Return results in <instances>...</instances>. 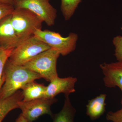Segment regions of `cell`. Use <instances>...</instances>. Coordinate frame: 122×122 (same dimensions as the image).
Returning <instances> with one entry per match:
<instances>
[{
  "label": "cell",
  "mask_w": 122,
  "mask_h": 122,
  "mask_svg": "<svg viewBox=\"0 0 122 122\" xmlns=\"http://www.w3.org/2000/svg\"><path fill=\"white\" fill-rule=\"evenodd\" d=\"M14 7L31 11L48 26H52L55 23L57 11L51 4L49 0H24L16 4Z\"/></svg>",
  "instance_id": "obj_7"
},
{
  "label": "cell",
  "mask_w": 122,
  "mask_h": 122,
  "mask_svg": "<svg viewBox=\"0 0 122 122\" xmlns=\"http://www.w3.org/2000/svg\"><path fill=\"white\" fill-rule=\"evenodd\" d=\"M0 3L12 5L14 6L15 5L13 0H0Z\"/></svg>",
  "instance_id": "obj_20"
},
{
  "label": "cell",
  "mask_w": 122,
  "mask_h": 122,
  "mask_svg": "<svg viewBox=\"0 0 122 122\" xmlns=\"http://www.w3.org/2000/svg\"><path fill=\"white\" fill-rule=\"evenodd\" d=\"M34 35L63 56L75 50L78 38L75 33H70L67 37H63L59 33L47 30H37Z\"/></svg>",
  "instance_id": "obj_5"
},
{
  "label": "cell",
  "mask_w": 122,
  "mask_h": 122,
  "mask_svg": "<svg viewBox=\"0 0 122 122\" xmlns=\"http://www.w3.org/2000/svg\"><path fill=\"white\" fill-rule=\"evenodd\" d=\"M4 82L0 91V100L10 97L27 83L41 78L24 66L15 65L8 60L4 72Z\"/></svg>",
  "instance_id": "obj_1"
},
{
  "label": "cell",
  "mask_w": 122,
  "mask_h": 122,
  "mask_svg": "<svg viewBox=\"0 0 122 122\" xmlns=\"http://www.w3.org/2000/svg\"><path fill=\"white\" fill-rule=\"evenodd\" d=\"M15 122H28L25 118L23 117L22 114H20L16 119Z\"/></svg>",
  "instance_id": "obj_21"
},
{
  "label": "cell",
  "mask_w": 122,
  "mask_h": 122,
  "mask_svg": "<svg viewBox=\"0 0 122 122\" xmlns=\"http://www.w3.org/2000/svg\"><path fill=\"white\" fill-rule=\"evenodd\" d=\"M23 99L22 91L19 90L10 97L0 100V122L11 111L19 108L18 103Z\"/></svg>",
  "instance_id": "obj_13"
},
{
  "label": "cell",
  "mask_w": 122,
  "mask_h": 122,
  "mask_svg": "<svg viewBox=\"0 0 122 122\" xmlns=\"http://www.w3.org/2000/svg\"><path fill=\"white\" fill-rule=\"evenodd\" d=\"M112 42L115 47L114 55L118 61H122V36L114 37Z\"/></svg>",
  "instance_id": "obj_17"
},
{
  "label": "cell",
  "mask_w": 122,
  "mask_h": 122,
  "mask_svg": "<svg viewBox=\"0 0 122 122\" xmlns=\"http://www.w3.org/2000/svg\"><path fill=\"white\" fill-rule=\"evenodd\" d=\"M106 97V94H101L89 100L86 106V114L91 120H96L105 113Z\"/></svg>",
  "instance_id": "obj_11"
},
{
  "label": "cell",
  "mask_w": 122,
  "mask_h": 122,
  "mask_svg": "<svg viewBox=\"0 0 122 122\" xmlns=\"http://www.w3.org/2000/svg\"><path fill=\"white\" fill-rule=\"evenodd\" d=\"M57 101L55 98H44L28 102L21 100L18 103V106L26 120L28 122H33L44 115H48L52 117L53 114L51 111V107Z\"/></svg>",
  "instance_id": "obj_6"
},
{
  "label": "cell",
  "mask_w": 122,
  "mask_h": 122,
  "mask_svg": "<svg viewBox=\"0 0 122 122\" xmlns=\"http://www.w3.org/2000/svg\"><path fill=\"white\" fill-rule=\"evenodd\" d=\"M15 9L14 5L0 3V20L12 13Z\"/></svg>",
  "instance_id": "obj_18"
},
{
  "label": "cell",
  "mask_w": 122,
  "mask_h": 122,
  "mask_svg": "<svg viewBox=\"0 0 122 122\" xmlns=\"http://www.w3.org/2000/svg\"><path fill=\"white\" fill-rule=\"evenodd\" d=\"M11 14L0 20V47L14 49L20 44L11 22Z\"/></svg>",
  "instance_id": "obj_10"
},
{
  "label": "cell",
  "mask_w": 122,
  "mask_h": 122,
  "mask_svg": "<svg viewBox=\"0 0 122 122\" xmlns=\"http://www.w3.org/2000/svg\"><path fill=\"white\" fill-rule=\"evenodd\" d=\"M77 81V78L75 77L70 76L64 78L57 77L46 86L45 98H54L61 93L64 94L65 96H69L76 91L75 86Z\"/></svg>",
  "instance_id": "obj_9"
},
{
  "label": "cell",
  "mask_w": 122,
  "mask_h": 122,
  "mask_svg": "<svg viewBox=\"0 0 122 122\" xmlns=\"http://www.w3.org/2000/svg\"><path fill=\"white\" fill-rule=\"evenodd\" d=\"M34 35L22 41L14 49L8 61L15 65L24 66L39 54L50 49Z\"/></svg>",
  "instance_id": "obj_4"
},
{
  "label": "cell",
  "mask_w": 122,
  "mask_h": 122,
  "mask_svg": "<svg viewBox=\"0 0 122 122\" xmlns=\"http://www.w3.org/2000/svg\"><path fill=\"white\" fill-rule=\"evenodd\" d=\"M121 30H122V27H121Z\"/></svg>",
  "instance_id": "obj_23"
},
{
  "label": "cell",
  "mask_w": 122,
  "mask_h": 122,
  "mask_svg": "<svg viewBox=\"0 0 122 122\" xmlns=\"http://www.w3.org/2000/svg\"><path fill=\"white\" fill-rule=\"evenodd\" d=\"M13 49L0 47V91L4 82V72L5 66Z\"/></svg>",
  "instance_id": "obj_16"
},
{
  "label": "cell",
  "mask_w": 122,
  "mask_h": 122,
  "mask_svg": "<svg viewBox=\"0 0 122 122\" xmlns=\"http://www.w3.org/2000/svg\"><path fill=\"white\" fill-rule=\"evenodd\" d=\"M82 0H61V11L66 20H69L73 16L79 4Z\"/></svg>",
  "instance_id": "obj_15"
},
{
  "label": "cell",
  "mask_w": 122,
  "mask_h": 122,
  "mask_svg": "<svg viewBox=\"0 0 122 122\" xmlns=\"http://www.w3.org/2000/svg\"><path fill=\"white\" fill-rule=\"evenodd\" d=\"M60 55L57 51L50 48L39 54L24 66L50 82L58 77L57 63Z\"/></svg>",
  "instance_id": "obj_3"
},
{
  "label": "cell",
  "mask_w": 122,
  "mask_h": 122,
  "mask_svg": "<svg viewBox=\"0 0 122 122\" xmlns=\"http://www.w3.org/2000/svg\"><path fill=\"white\" fill-rule=\"evenodd\" d=\"M64 105L58 113L53 114L51 117L53 122H74L76 110L70 100L69 96H65Z\"/></svg>",
  "instance_id": "obj_14"
},
{
  "label": "cell",
  "mask_w": 122,
  "mask_h": 122,
  "mask_svg": "<svg viewBox=\"0 0 122 122\" xmlns=\"http://www.w3.org/2000/svg\"><path fill=\"white\" fill-rule=\"evenodd\" d=\"M23 0H13L14 4H15L14 5H15L16 4H17V3H18V2H21V1H22Z\"/></svg>",
  "instance_id": "obj_22"
},
{
  "label": "cell",
  "mask_w": 122,
  "mask_h": 122,
  "mask_svg": "<svg viewBox=\"0 0 122 122\" xmlns=\"http://www.w3.org/2000/svg\"><path fill=\"white\" fill-rule=\"evenodd\" d=\"M43 22L27 9L15 7L11 14V24L20 42L32 36L37 30L41 29Z\"/></svg>",
  "instance_id": "obj_2"
},
{
  "label": "cell",
  "mask_w": 122,
  "mask_h": 122,
  "mask_svg": "<svg viewBox=\"0 0 122 122\" xmlns=\"http://www.w3.org/2000/svg\"><path fill=\"white\" fill-rule=\"evenodd\" d=\"M100 66L104 75L103 80L105 86L109 88L118 87L121 90L122 105V61L103 63Z\"/></svg>",
  "instance_id": "obj_8"
},
{
  "label": "cell",
  "mask_w": 122,
  "mask_h": 122,
  "mask_svg": "<svg viewBox=\"0 0 122 122\" xmlns=\"http://www.w3.org/2000/svg\"><path fill=\"white\" fill-rule=\"evenodd\" d=\"M106 118L112 122H122V107L117 111L109 112L107 114Z\"/></svg>",
  "instance_id": "obj_19"
},
{
  "label": "cell",
  "mask_w": 122,
  "mask_h": 122,
  "mask_svg": "<svg viewBox=\"0 0 122 122\" xmlns=\"http://www.w3.org/2000/svg\"><path fill=\"white\" fill-rule=\"evenodd\" d=\"M46 86L43 84L30 82L22 87L23 99L22 101L28 102L45 98Z\"/></svg>",
  "instance_id": "obj_12"
}]
</instances>
